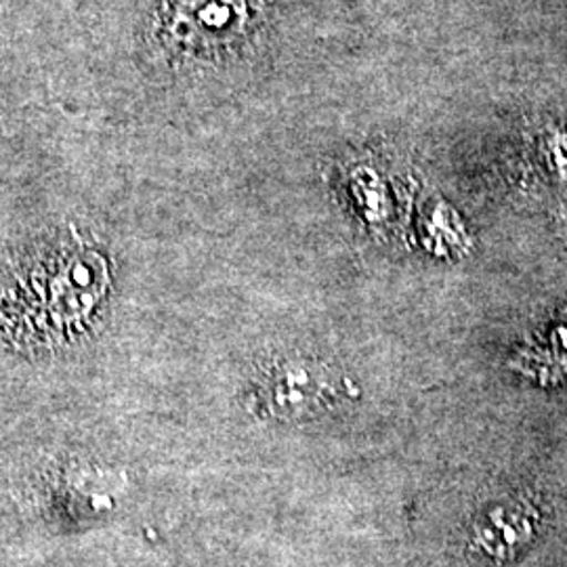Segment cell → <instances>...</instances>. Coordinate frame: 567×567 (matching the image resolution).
Returning <instances> with one entry per match:
<instances>
[{
    "label": "cell",
    "instance_id": "cell-1",
    "mask_svg": "<svg viewBox=\"0 0 567 567\" xmlns=\"http://www.w3.org/2000/svg\"><path fill=\"white\" fill-rule=\"evenodd\" d=\"M543 524L540 505L529 496H508L477 515L465 555L471 567H505L526 550Z\"/></svg>",
    "mask_w": 567,
    "mask_h": 567
},
{
    "label": "cell",
    "instance_id": "cell-2",
    "mask_svg": "<svg viewBox=\"0 0 567 567\" xmlns=\"http://www.w3.org/2000/svg\"><path fill=\"white\" fill-rule=\"evenodd\" d=\"M274 377V400L286 416L318 414L339 398L341 383L318 362H286Z\"/></svg>",
    "mask_w": 567,
    "mask_h": 567
}]
</instances>
